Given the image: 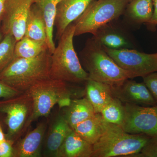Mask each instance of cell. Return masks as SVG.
<instances>
[{
    "instance_id": "6da1fadb",
    "label": "cell",
    "mask_w": 157,
    "mask_h": 157,
    "mask_svg": "<svg viewBox=\"0 0 157 157\" xmlns=\"http://www.w3.org/2000/svg\"><path fill=\"white\" fill-rule=\"evenodd\" d=\"M48 49L32 58H14L0 73V81L24 93L37 82L50 78L51 56Z\"/></svg>"
},
{
    "instance_id": "7a4b0ae2",
    "label": "cell",
    "mask_w": 157,
    "mask_h": 157,
    "mask_svg": "<svg viewBox=\"0 0 157 157\" xmlns=\"http://www.w3.org/2000/svg\"><path fill=\"white\" fill-rule=\"evenodd\" d=\"M75 25L70 24L59 39L58 45L51 56L50 78L66 82H85L88 73L83 69L73 45Z\"/></svg>"
},
{
    "instance_id": "3957f363",
    "label": "cell",
    "mask_w": 157,
    "mask_h": 157,
    "mask_svg": "<svg viewBox=\"0 0 157 157\" xmlns=\"http://www.w3.org/2000/svg\"><path fill=\"white\" fill-rule=\"evenodd\" d=\"M81 56L88 78L93 80L114 86L135 77L134 74L121 68L95 39L87 42Z\"/></svg>"
},
{
    "instance_id": "277c9868",
    "label": "cell",
    "mask_w": 157,
    "mask_h": 157,
    "mask_svg": "<svg viewBox=\"0 0 157 157\" xmlns=\"http://www.w3.org/2000/svg\"><path fill=\"white\" fill-rule=\"evenodd\" d=\"M150 137L127 133L120 126L106 122L105 132L93 145L92 157H135Z\"/></svg>"
},
{
    "instance_id": "5b68a950",
    "label": "cell",
    "mask_w": 157,
    "mask_h": 157,
    "mask_svg": "<svg viewBox=\"0 0 157 157\" xmlns=\"http://www.w3.org/2000/svg\"><path fill=\"white\" fill-rule=\"evenodd\" d=\"M128 0H93L74 23V36L90 33L96 36L98 31L123 13Z\"/></svg>"
},
{
    "instance_id": "8992f818",
    "label": "cell",
    "mask_w": 157,
    "mask_h": 157,
    "mask_svg": "<svg viewBox=\"0 0 157 157\" xmlns=\"http://www.w3.org/2000/svg\"><path fill=\"white\" fill-rule=\"evenodd\" d=\"M33 101L28 91L0 101V112L7 115L8 131L6 139L14 143L24 134L33 122Z\"/></svg>"
},
{
    "instance_id": "52a82bcc",
    "label": "cell",
    "mask_w": 157,
    "mask_h": 157,
    "mask_svg": "<svg viewBox=\"0 0 157 157\" xmlns=\"http://www.w3.org/2000/svg\"><path fill=\"white\" fill-rule=\"evenodd\" d=\"M33 101L32 121L46 117L62 98L72 96L67 82L48 78L37 82L28 90Z\"/></svg>"
},
{
    "instance_id": "ba28073f",
    "label": "cell",
    "mask_w": 157,
    "mask_h": 157,
    "mask_svg": "<svg viewBox=\"0 0 157 157\" xmlns=\"http://www.w3.org/2000/svg\"><path fill=\"white\" fill-rule=\"evenodd\" d=\"M102 46L121 68L134 74L135 77H143L157 72V53L147 54L131 49H112Z\"/></svg>"
},
{
    "instance_id": "9c48e42d",
    "label": "cell",
    "mask_w": 157,
    "mask_h": 157,
    "mask_svg": "<svg viewBox=\"0 0 157 157\" xmlns=\"http://www.w3.org/2000/svg\"><path fill=\"white\" fill-rule=\"evenodd\" d=\"M125 117L121 126L127 133L157 136V105L143 106L124 104Z\"/></svg>"
},
{
    "instance_id": "30bf717a",
    "label": "cell",
    "mask_w": 157,
    "mask_h": 157,
    "mask_svg": "<svg viewBox=\"0 0 157 157\" xmlns=\"http://www.w3.org/2000/svg\"><path fill=\"white\" fill-rule=\"evenodd\" d=\"M33 0H6L3 16V29L11 34L17 42L25 33L26 23Z\"/></svg>"
},
{
    "instance_id": "8fae6325",
    "label": "cell",
    "mask_w": 157,
    "mask_h": 157,
    "mask_svg": "<svg viewBox=\"0 0 157 157\" xmlns=\"http://www.w3.org/2000/svg\"><path fill=\"white\" fill-rule=\"evenodd\" d=\"M113 96L123 104L143 106L157 105L144 82H137L128 79L121 84L111 86Z\"/></svg>"
},
{
    "instance_id": "7c38bea8",
    "label": "cell",
    "mask_w": 157,
    "mask_h": 157,
    "mask_svg": "<svg viewBox=\"0 0 157 157\" xmlns=\"http://www.w3.org/2000/svg\"><path fill=\"white\" fill-rule=\"evenodd\" d=\"M93 0H61L57 7L55 26L56 37L60 39L66 29L75 21Z\"/></svg>"
},
{
    "instance_id": "4fadbf2b",
    "label": "cell",
    "mask_w": 157,
    "mask_h": 157,
    "mask_svg": "<svg viewBox=\"0 0 157 157\" xmlns=\"http://www.w3.org/2000/svg\"><path fill=\"white\" fill-rule=\"evenodd\" d=\"M47 125L46 122L40 123L35 129L20 139L13 147V157L41 156L42 143Z\"/></svg>"
},
{
    "instance_id": "5bb4252c",
    "label": "cell",
    "mask_w": 157,
    "mask_h": 157,
    "mask_svg": "<svg viewBox=\"0 0 157 157\" xmlns=\"http://www.w3.org/2000/svg\"><path fill=\"white\" fill-rule=\"evenodd\" d=\"M72 129L63 114L58 116L52 124L46 137L45 155L57 157L60 147Z\"/></svg>"
},
{
    "instance_id": "9a60e30c",
    "label": "cell",
    "mask_w": 157,
    "mask_h": 157,
    "mask_svg": "<svg viewBox=\"0 0 157 157\" xmlns=\"http://www.w3.org/2000/svg\"><path fill=\"white\" fill-rule=\"evenodd\" d=\"M85 83L86 98L92 105L96 113H100L113 98L111 86L90 78Z\"/></svg>"
},
{
    "instance_id": "2e32d148",
    "label": "cell",
    "mask_w": 157,
    "mask_h": 157,
    "mask_svg": "<svg viewBox=\"0 0 157 157\" xmlns=\"http://www.w3.org/2000/svg\"><path fill=\"white\" fill-rule=\"evenodd\" d=\"M93 151V145L72 129L60 147L57 157H92Z\"/></svg>"
},
{
    "instance_id": "e0dca14e",
    "label": "cell",
    "mask_w": 157,
    "mask_h": 157,
    "mask_svg": "<svg viewBox=\"0 0 157 157\" xmlns=\"http://www.w3.org/2000/svg\"><path fill=\"white\" fill-rule=\"evenodd\" d=\"M106 123L101 113H96L78 124L73 129L82 139L93 145L105 132Z\"/></svg>"
},
{
    "instance_id": "ac0fdd59",
    "label": "cell",
    "mask_w": 157,
    "mask_h": 157,
    "mask_svg": "<svg viewBox=\"0 0 157 157\" xmlns=\"http://www.w3.org/2000/svg\"><path fill=\"white\" fill-rule=\"evenodd\" d=\"M92 105L86 98L72 100L64 108L63 115L72 129L78 124L96 114Z\"/></svg>"
},
{
    "instance_id": "d6986e66",
    "label": "cell",
    "mask_w": 157,
    "mask_h": 157,
    "mask_svg": "<svg viewBox=\"0 0 157 157\" xmlns=\"http://www.w3.org/2000/svg\"><path fill=\"white\" fill-rule=\"evenodd\" d=\"M61 0H33V3L41 11L46 29V44L51 53L54 51L56 45L53 40V30L57 7Z\"/></svg>"
},
{
    "instance_id": "ffe728a7",
    "label": "cell",
    "mask_w": 157,
    "mask_h": 157,
    "mask_svg": "<svg viewBox=\"0 0 157 157\" xmlns=\"http://www.w3.org/2000/svg\"><path fill=\"white\" fill-rule=\"evenodd\" d=\"M25 36L46 43V29L45 21L41 11L33 4L26 23Z\"/></svg>"
},
{
    "instance_id": "44dd1931",
    "label": "cell",
    "mask_w": 157,
    "mask_h": 157,
    "mask_svg": "<svg viewBox=\"0 0 157 157\" xmlns=\"http://www.w3.org/2000/svg\"><path fill=\"white\" fill-rule=\"evenodd\" d=\"M48 49L46 42L36 41L24 36L15 44L14 58H32Z\"/></svg>"
},
{
    "instance_id": "7402d4cb",
    "label": "cell",
    "mask_w": 157,
    "mask_h": 157,
    "mask_svg": "<svg viewBox=\"0 0 157 157\" xmlns=\"http://www.w3.org/2000/svg\"><path fill=\"white\" fill-rule=\"evenodd\" d=\"M153 0H132L128 8L129 14L137 22L148 23L153 13Z\"/></svg>"
},
{
    "instance_id": "603a6c76",
    "label": "cell",
    "mask_w": 157,
    "mask_h": 157,
    "mask_svg": "<svg viewBox=\"0 0 157 157\" xmlns=\"http://www.w3.org/2000/svg\"><path fill=\"white\" fill-rule=\"evenodd\" d=\"M100 113L107 122L121 127L124 119V104L117 98L113 97Z\"/></svg>"
},
{
    "instance_id": "cb8c5ba5",
    "label": "cell",
    "mask_w": 157,
    "mask_h": 157,
    "mask_svg": "<svg viewBox=\"0 0 157 157\" xmlns=\"http://www.w3.org/2000/svg\"><path fill=\"white\" fill-rule=\"evenodd\" d=\"M17 41L11 34H6V36L0 42V73L14 59V48Z\"/></svg>"
},
{
    "instance_id": "d4e9b609",
    "label": "cell",
    "mask_w": 157,
    "mask_h": 157,
    "mask_svg": "<svg viewBox=\"0 0 157 157\" xmlns=\"http://www.w3.org/2000/svg\"><path fill=\"white\" fill-rule=\"evenodd\" d=\"M95 37V40L98 43L112 49H119L128 45V43L123 37L114 33L104 34L99 37Z\"/></svg>"
},
{
    "instance_id": "484cf974",
    "label": "cell",
    "mask_w": 157,
    "mask_h": 157,
    "mask_svg": "<svg viewBox=\"0 0 157 157\" xmlns=\"http://www.w3.org/2000/svg\"><path fill=\"white\" fill-rule=\"evenodd\" d=\"M135 157H157V136L151 137L140 152Z\"/></svg>"
},
{
    "instance_id": "4316f807",
    "label": "cell",
    "mask_w": 157,
    "mask_h": 157,
    "mask_svg": "<svg viewBox=\"0 0 157 157\" xmlns=\"http://www.w3.org/2000/svg\"><path fill=\"white\" fill-rule=\"evenodd\" d=\"M143 78V82L150 92L157 104V72L150 73L144 76Z\"/></svg>"
},
{
    "instance_id": "83f0119b",
    "label": "cell",
    "mask_w": 157,
    "mask_h": 157,
    "mask_svg": "<svg viewBox=\"0 0 157 157\" xmlns=\"http://www.w3.org/2000/svg\"><path fill=\"white\" fill-rule=\"evenodd\" d=\"M22 93L0 81V98L9 99L19 95Z\"/></svg>"
},
{
    "instance_id": "f1b7e54d",
    "label": "cell",
    "mask_w": 157,
    "mask_h": 157,
    "mask_svg": "<svg viewBox=\"0 0 157 157\" xmlns=\"http://www.w3.org/2000/svg\"><path fill=\"white\" fill-rule=\"evenodd\" d=\"M13 143L11 140L6 139L0 144V157H13Z\"/></svg>"
},
{
    "instance_id": "f546056e",
    "label": "cell",
    "mask_w": 157,
    "mask_h": 157,
    "mask_svg": "<svg viewBox=\"0 0 157 157\" xmlns=\"http://www.w3.org/2000/svg\"><path fill=\"white\" fill-rule=\"evenodd\" d=\"M153 2L154 6L153 13L151 19L148 24L151 25H157V0H153Z\"/></svg>"
},
{
    "instance_id": "4dcf8cb0",
    "label": "cell",
    "mask_w": 157,
    "mask_h": 157,
    "mask_svg": "<svg viewBox=\"0 0 157 157\" xmlns=\"http://www.w3.org/2000/svg\"><path fill=\"white\" fill-rule=\"evenodd\" d=\"M72 101L71 97H64L61 99L58 102L57 104L60 108H63V107L65 108L70 106Z\"/></svg>"
},
{
    "instance_id": "1f68e13d",
    "label": "cell",
    "mask_w": 157,
    "mask_h": 157,
    "mask_svg": "<svg viewBox=\"0 0 157 157\" xmlns=\"http://www.w3.org/2000/svg\"><path fill=\"white\" fill-rule=\"evenodd\" d=\"M6 0H0V17L2 16L5 8V2Z\"/></svg>"
},
{
    "instance_id": "d6a6232c",
    "label": "cell",
    "mask_w": 157,
    "mask_h": 157,
    "mask_svg": "<svg viewBox=\"0 0 157 157\" xmlns=\"http://www.w3.org/2000/svg\"><path fill=\"white\" fill-rule=\"evenodd\" d=\"M6 140V135L3 133L2 129L0 125V144Z\"/></svg>"
},
{
    "instance_id": "836d02e7",
    "label": "cell",
    "mask_w": 157,
    "mask_h": 157,
    "mask_svg": "<svg viewBox=\"0 0 157 157\" xmlns=\"http://www.w3.org/2000/svg\"><path fill=\"white\" fill-rule=\"evenodd\" d=\"M1 38H2V36H1V34H0V40H1Z\"/></svg>"
},
{
    "instance_id": "e575fe53",
    "label": "cell",
    "mask_w": 157,
    "mask_h": 157,
    "mask_svg": "<svg viewBox=\"0 0 157 157\" xmlns=\"http://www.w3.org/2000/svg\"><path fill=\"white\" fill-rule=\"evenodd\" d=\"M128 1H129V2H130V1H132V0H128Z\"/></svg>"
}]
</instances>
